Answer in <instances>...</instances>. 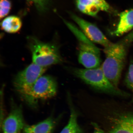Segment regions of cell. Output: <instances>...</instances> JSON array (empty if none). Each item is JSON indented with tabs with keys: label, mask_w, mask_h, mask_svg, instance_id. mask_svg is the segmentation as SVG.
<instances>
[{
	"label": "cell",
	"mask_w": 133,
	"mask_h": 133,
	"mask_svg": "<svg viewBox=\"0 0 133 133\" xmlns=\"http://www.w3.org/2000/svg\"><path fill=\"white\" fill-rule=\"evenodd\" d=\"M133 28V9L125 11L119 15V21L114 32L116 36H120Z\"/></svg>",
	"instance_id": "11"
},
{
	"label": "cell",
	"mask_w": 133,
	"mask_h": 133,
	"mask_svg": "<svg viewBox=\"0 0 133 133\" xmlns=\"http://www.w3.org/2000/svg\"><path fill=\"white\" fill-rule=\"evenodd\" d=\"M22 22L19 18L16 16H10L5 18L1 23L3 30L8 33L18 32L21 27Z\"/></svg>",
	"instance_id": "13"
},
{
	"label": "cell",
	"mask_w": 133,
	"mask_h": 133,
	"mask_svg": "<svg viewBox=\"0 0 133 133\" xmlns=\"http://www.w3.org/2000/svg\"><path fill=\"white\" fill-rule=\"evenodd\" d=\"M98 123L105 133H133V112L121 109L111 101L101 108Z\"/></svg>",
	"instance_id": "1"
},
{
	"label": "cell",
	"mask_w": 133,
	"mask_h": 133,
	"mask_svg": "<svg viewBox=\"0 0 133 133\" xmlns=\"http://www.w3.org/2000/svg\"><path fill=\"white\" fill-rule=\"evenodd\" d=\"M101 10L107 12L112 11V8L105 0H91Z\"/></svg>",
	"instance_id": "18"
},
{
	"label": "cell",
	"mask_w": 133,
	"mask_h": 133,
	"mask_svg": "<svg viewBox=\"0 0 133 133\" xmlns=\"http://www.w3.org/2000/svg\"><path fill=\"white\" fill-rule=\"evenodd\" d=\"M32 2L40 12H44L48 9L49 5L48 0H25Z\"/></svg>",
	"instance_id": "17"
},
{
	"label": "cell",
	"mask_w": 133,
	"mask_h": 133,
	"mask_svg": "<svg viewBox=\"0 0 133 133\" xmlns=\"http://www.w3.org/2000/svg\"><path fill=\"white\" fill-rule=\"evenodd\" d=\"M57 90V82L54 77L42 76L36 81L29 94L22 99L30 107L35 108L39 101L54 97Z\"/></svg>",
	"instance_id": "6"
},
{
	"label": "cell",
	"mask_w": 133,
	"mask_h": 133,
	"mask_svg": "<svg viewBox=\"0 0 133 133\" xmlns=\"http://www.w3.org/2000/svg\"><path fill=\"white\" fill-rule=\"evenodd\" d=\"M46 69L32 63L17 74L13 84L22 99L29 94L36 81L42 76Z\"/></svg>",
	"instance_id": "7"
},
{
	"label": "cell",
	"mask_w": 133,
	"mask_h": 133,
	"mask_svg": "<svg viewBox=\"0 0 133 133\" xmlns=\"http://www.w3.org/2000/svg\"><path fill=\"white\" fill-rule=\"evenodd\" d=\"M71 18L79 26L86 37L92 42L101 45L104 48L111 44L107 37L95 25L75 14Z\"/></svg>",
	"instance_id": "8"
},
{
	"label": "cell",
	"mask_w": 133,
	"mask_h": 133,
	"mask_svg": "<svg viewBox=\"0 0 133 133\" xmlns=\"http://www.w3.org/2000/svg\"><path fill=\"white\" fill-rule=\"evenodd\" d=\"M125 84L126 87L130 90L132 94V102H133V60L130 62L128 69L124 79Z\"/></svg>",
	"instance_id": "15"
},
{
	"label": "cell",
	"mask_w": 133,
	"mask_h": 133,
	"mask_svg": "<svg viewBox=\"0 0 133 133\" xmlns=\"http://www.w3.org/2000/svg\"><path fill=\"white\" fill-rule=\"evenodd\" d=\"M64 22L78 41L79 62L86 69H95L100 66L101 61L99 48L74 24Z\"/></svg>",
	"instance_id": "4"
},
{
	"label": "cell",
	"mask_w": 133,
	"mask_h": 133,
	"mask_svg": "<svg viewBox=\"0 0 133 133\" xmlns=\"http://www.w3.org/2000/svg\"><path fill=\"white\" fill-rule=\"evenodd\" d=\"M25 126L21 106L12 104L10 113L3 121V133H21Z\"/></svg>",
	"instance_id": "9"
},
{
	"label": "cell",
	"mask_w": 133,
	"mask_h": 133,
	"mask_svg": "<svg viewBox=\"0 0 133 133\" xmlns=\"http://www.w3.org/2000/svg\"><path fill=\"white\" fill-rule=\"evenodd\" d=\"M68 69L74 76L96 90L118 97L129 96L127 93L112 84L104 75L101 66L93 69L70 67Z\"/></svg>",
	"instance_id": "3"
},
{
	"label": "cell",
	"mask_w": 133,
	"mask_h": 133,
	"mask_svg": "<svg viewBox=\"0 0 133 133\" xmlns=\"http://www.w3.org/2000/svg\"><path fill=\"white\" fill-rule=\"evenodd\" d=\"M133 41V36L129 34L120 41L111 43L104 48L106 58L101 68L106 77L116 87L125 64L128 47Z\"/></svg>",
	"instance_id": "2"
},
{
	"label": "cell",
	"mask_w": 133,
	"mask_h": 133,
	"mask_svg": "<svg viewBox=\"0 0 133 133\" xmlns=\"http://www.w3.org/2000/svg\"><path fill=\"white\" fill-rule=\"evenodd\" d=\"M28 39L33 63L46 68L64 62L59 49L54 44L42 42L34 37H29Z\"/></svg>",
	"instance_id": "5"
},
{
	"label": "cell",
	"mask_w": 133,
	"mask_h": 133,
	"mask_svg": "<svg viewBox=\"0 0 133 133\" xmlns=\"http://www.w3.org/2000/svg\"><path fill=\"white\" fill-rule=\"evenodd\" d=\"M11 3L9 0H1L0 17L1 19L6 16L9 13L11 8Z\"/></svg>",
	"instance_id": "16"
},
{
	"label": "cell",
	"mask_w": 133,
	"mask_h": 133,
	"mask_svg": "<svg viewBox=\"0 0 133 133\" xmlns=\"http://www.w3.org/2000/svg\"><path fill=\"white\" fill-rule=\"evenodd\" d=\"M67 99L70 109V116L68 124L60 133H83L82 129L78 123V113L75 107L69 92L67 94Z\"/></svg>",
	"instance_id": "10"
},
{
	"label": "cell",
	"mask_w": 133,
	"mask_h": 133,
	"mask_svg": "<svg viewBox=\"0 0 133 133\" xmlns=\"http://www.w3.org/2000/svg\"><path fill=\"white\" fill-rule=\"evenodd\" d=\"M76 4L81 12L91 16H96L101 10L91 0H76Z\"/></svg>",
	"instance_id": "14"
},
{
	"label": "cell",
	"mask_w": 133,
	"mask_h": 133,
	"mask_svg": "<svg viewBox=\"0 0 133 133\" xmlns=\"http://www.w3.org/2000/svg\"><path fill=\"white\" fill-rule=\"evenodd\" d=\"M92 126L94 127V131L92 133H105L104 131L95 123H91Z\"/></svg>",
	"instance_id": "19"
},
{
	"label": "cell",
	"mask_w": 133,
	"mask_h": 133,
	"mask_svg": "<svg viewBox=\"0 0 133 133\" xmlns=\"http://www.w3.org/2000/svg\"><path fill=\"white\" fill-rule=\"evenodd\" d=\"M55 124L54 119L51 116L38 124L25 126L23 133H51Z\"/></svg>",
	"instance_id": "12"
}]
</instances>
